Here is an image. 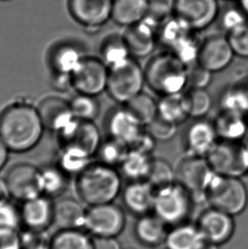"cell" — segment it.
Masks as SVG:
<instances>
[{"label":"cell","mask_w":248,"mask_h":249,"mask_svg":"<svg viewBox=\"0 0 248 249\" xmlns=\"http://www.w3.org/2000/svg\"><path fill=\"white\" fill-rule=\"evenodd\" d=\"M54 202L47 196L40 195L22 202L20 215L27 226L42 229L54 219Z\"/></svg>","instance_id":"cell-23"},{"label":"cell","mask_w":248,"mask_h":249,"mask_svg":"<svg viewBox=\"0 0 248 249\" xmlns=\"http://www.w3.org/2000/svg\"><path fill=\"white\" fill-rule=\"evenodd\" d=\"M44 127L57 134L74 119L69 101L57 96L44 99L37 107Z\"/></svg>","instance_id":"cell-21"},{"label":"cell","mask_w":248,"mask_h":249,"mask_svg":"<svg viewBox=\"0 0 248 249\" xmlns=\"http://www.w3.org/2000/svg\"><path fill=\"white\" fill-rule=\"evenodd\" d=\"M176 182L191 192L195 201L205 200V192L214 172L206 158L185 156L175 167Z\"/></svg>","instance_id":"cell-8"},{"label":"cell","mask_w":248,"mask_h":249,"mask_svg":"<svg viewBox=\"0 0 248 249\" xmlns=\"http://www.w3.org/2000/svg\"><path fill=\"white\" fill-rule=\"evenodd\" d=\"M221 109L237 111L243 114L248 112V73L240 77L231 87L223 94Z\"/></svg>","instance_id":"cell-32"},{"label":"cell","mask_w":248,"mask_h":249,"mask_svg":"<svg viewBox=\"0 0 248 249\" xmlns=\"http://www.w3.org/2000/svg\"><path fill=\"white\" fill-rule=\"evenodd\" d=\"M121 195L125 208L132 213L142 216L153 211L156 189L147 180L128 181Z\"/></svg>","instance_id":"cell-20"},{"label":"cell","mask_w":248,"mask_h":249,"mask_svg":"<svg viewBox=\"0 0 248 249\" xmlns=\"http://www.w3.org/2000/svg\"><path fill=\"white\" fill-rule=\"evenodd\" d=\"M235 57L227 35L214 34L201 41L196 63L212 73L228 68Z\"/></svg>","instance_id":"cell-14"},{"label":"cell","mask_w":248,"mask_h":249,"mask_svg":"<svg viewBox=\"0 0 248 249\" xmlns=\"http://www.w3.org/2000/svg\"><path fill=\"white\" fill-rule=\"evenodd\" d=\"M144 128L158 117V101L150 94L141 92L124 105Z\"/></svg>","instance_id":"cell-37"},{"label":"cell","mask_w":248,"mask_h":249,"mask_svg":"<svg viewBox=\"0 0 248 249\" xmlns=\"http://www.w3.org/2000/svg\"><path fill=\"white\" fill-rule=\"evenodd\" d=\"M87 210L73 198H62L54 202L53 222L61 229L74 230L85 225Z\"/></svg>","instance_id":"cell-25"},{"label":"cell","mask_w":248,"mask_h":249,"mask_svg":"<svg viewBox=\"0 0 248 249\" xmlns=\"http://www.w3.org/2000/svg\"><path fill=\"white\" fill-rule=\"evenodd\" d=\"M156 190L176 181L175 168L168 160L153 157L146 179Z\"/></svg>","instance_id":"cell-40"},{"label":"cell","mask_w":248,"mask_h":249,"mask_svg":"<svg viewBox=\"0 0 248 249\" xmlns=\"http://www.w3.org/2000/svg\"><path fill=\"white\" fill-rule=\"evenodd\" d=\"M91 156L81 151L60 148L56 164L71 178H76L93 162Z\"/></svg>","instance_id":"cell-34"},{"label":"cell","mask_w":248,"mask_h":249,"mask_svg":"<svg viewBox=\"0 0 248 249\" xmlns=\"http://www.w3.org/2000/svg\"><path fill=\"white\" fill-rule=\"evenodd\" d=\"M225 1H227V2H235V1H237L238 2L239 0H225Z\"/></svg>","instance_id":"cell-55"},{"label":"cell","mask_w":248,"mask_h":249,"mask_svg":"<svg viewBox=\"0 0 248 249\" xmlns=\"http://www.w3.org/2000/svg\"><path fill=\"white\" fill-rule=\"evenodd\" d=\"M177 125L166 121L159 117L145 127V130L147 131L148 134L157 142L170 141L177 134Z\"/></svg>","instance_id":"cell-42"},{"label":"cell","mask_w":248,"mask_h":249,"mask_svg":"<svg viewBox=\"0 0 248 249\" xmlns=\"http://www.w3.org/2000/svg\"><path fill=\"white\" fill-rule=\"evenodd\" d=\"M130 58V52L123 35H111L101 44V59L109 69L124 64Z\"/></svg>","instance_id":"cell-31"},{"label":"cell","mask_w":248,"mask_h":249,"mask_svg":"<svg viewBox=\"0 0 248 249\" xmlns=\"http://www.w3.org/2000/svg\"><path fill=\"white\" fill-rule=\"evenodd\" d=\"M20 217V213L9 201L0 203V233L10 231L17 226Z\"/></svg>","instance_id":"cell-47"},{"label":"cell","mask_w":248,"mask_h":249,"mask_svg":"<svg viewBox=\"0 0 248 249\" xmlns=\"http://www.w3.org/2000/svg\"><path fill=\"white\" fill-rule=\"evenodd\" d=\"M235 56L248 59V24L227 35Z\"/></svg>","instance_id":"cell-46"},{"label":"cell","mask_w":248,"mask_h":249,"mask_svg":"<svg viewBox=\"0 0 248 249\" xmlns=\"http://www.w3.org/2000/svg\"><path fill=\"white\" fill-rule=\"evenodd\" d=\"M44 129L37 107L30 103L15 102L0 113V138L10 152L25 153L35 148Z\"/></svg>","instance_id":"cell-1"},{"label":"cell","mask_w":248,"mask_h":249,"mask_svg":"<svg viewBox=\"0 0 248 249\" xmlns=\"http://www.w3.org/2000/svg\"><path fill=\"white\" fill-rule=\"evenodd\" d=\"M222 30L226 35L245 27L248 24V17L241 7L228 6L221 9L218 20Z\"/></svg>","instance_id":"cell-41"},{"label":"cell","mask_w":248,"mask_h":249,"mask_svg":"<svg viewBox=\"0 0 248 249\" xmlns=\"http://www.w3.org/2000/svg\"><path fill=\"white\" fill-rule=\"evenodd\" d=\"M213 122L220 141L242 142L248 135V120L241 112L221 109Z\"/></svg>","instance_id":"cell-22"},{"label":"cell","mask_w":248,"mask_h":249,"mask_svg":"<svg viewBox=\"0 0 248 249\" xmlns=\"http://www.w3.org/2000/svg\"><path fill=\"white\" fill-rule=\"evenodd\" d=\"M173 16L172 3L170 4L167 0H150L149 10L145 17L152 22L161 27Z\"/></svg>","instance_id":"cell-44"},{"label":"cell","mask_w":248,"mask_h":249,"mask_svg":"<svg viewBox=\"0 0 248 249\" xmlns=\"http://www.w3.org/2000/svg\"><path fill=\"white\" fill-rule=\"evenodd\" d=\"M10 197L26 202L43 195L41 191L40 168L20 162L12 166L4 177Z\"/></svg>","instance_id":"cell-12"},{"label":"cell","mask_w":248,"mask_h":249,"mask_svg":"<svg viewBox=\"0 0 248 249\" xmlns=\"http://www.w3.org/2000/svg\"><path fill=\"white\" fill-rule=\"evenodd\" d=\"M51 85L54 90L61 93H66L67 91L70 90L71 89H73L71 74L61 73V72H52Z\"/></svg>","instance_id":"cell-48"},{"label":"cell","mask_w":248,"mask_h":249,"mask_svg":"<svg viewBox=\"0 0 248 249\" xmlns=\"http://www.w3.org/2000/svg\"><path fill=\"white\" fill-rule=\"evenodd\" d=\"M105 125L108 137L123 142L129 147L137 142L145 128L127 107L123 105L108 113Z\"/></svg>","instance_id":"cell-16"},{"label":"cell","mask_w":248,"mask_h":249,"mask_svg":"<svg viewBox=\"0 0 248 249\" xmlns=\"http://www.w3.org/2000/svg\"><path fill=\"white\" fill-rule=\"evenodd\" d=\"M93 249H121L120 245L112 237L99 236L94 240Z\"/></svg>","instance_id":"cell-49"},{"label":"cell","mask_w":248,"mask_h":249,"mask_svg":"<svg viewBox=\"0 0 248 249\" xmlns=\"http://www.w3.org/2000/svg\"><path fill=\"white\" fill-rule=\"evenodd\" d=\"M53 249H89V243L83 234L67 230L55 238Z\"/></svg>","instance_id":"cell-43"},{"label":"cell","mask_w":248,"mask_h":249,"mask_svg":"<svg viewBox=\"0 0 248 249\" xmlns=\"http://www.w3.org/2000/svg\"><path fill=\"white\" fill-rule=\"evenodd\" d=\"M86 55L77 44L63 43L54 46L49 56L52 72L72 74Z\"/></svg>","instance_id":"cell-24"},{"label":"cell","mask_w":248,"mask_h":249,"mask_svg":"<svg viewBox=\"0 0 248 249\" xmlns=\"http://www.w3.org/2000/svg\"><path fill=\"white\" fill-rule=\"evenodd\" d=\"M218 142L213 122L205 118L194 119L188 126L183 137L185 155L206 158Z\"/></svg>","instance_id":"cell-17"},{"label":"cell","mask_w":248,"mask_h":249,"mask_svg":"<svg viewBox=\"0 0 248 249\" xmlns=\"http://www.w3.org/2000/svg\"><path fill=\"white\" fill-rule=\"evenodd\" d=\"M206 159L217 175L242 178L248 174V153L242 142L218 140Z\"/></svg>","instance_id":"cell-7"},{"label":"cell","mask_w":248,"mask_h":249,"mask_svg":"<svg viewBox=\"0 0 248 249\" xmlns=\"http://www.w3.org/2000/svg\"><path fill=\"white\" fill-rule=\"evenodd\" d=\"M71 177L55 163L40 168L42 194L51 198H58L67 192L70 186Z\"/></svg>","instance_id":"cell-28"},{"label":"cell","mask_w":248,"mask_h":249,"mask_svg":"<svg viewBox=\"0 0 248 249\" xmlns=\"http://www.w3.org/2000/svg\"><path fill=\"white\" fill-rule=\"evenodd\" d=\"M69 103L74 118L79 120L94 122L101 112V103L97 96L77 93Z\"/></svg>","instance_id":"cell-38"},{"label":"cell","mask_w":248,"mask_h":249,"mask_svg":"<svg viewBox=\"0 0 248 249\" xmlns=\"http://www.w3.org/2000/svg\"><path fill=\"white\" fill-rule=\"evenodd\" d=\"M203 240L198 228L191 226L177 227L167 236L168 249H200Z\"/></svg>","instance_id":"cell-36"},{"label":"cell","mask_w":248,"mask_h":249,"mask_svg":"<svg viewBox=\"0 0 248 249\" xmlns=\"http://www.w3.org/2000/svg\"><path fill=\"white\" fill-rule=\"evenodd\" d=\"M190 118L201 119L211 111L213 99L205 89H188L185 92Z\"/></svg>","instance_id":"cell-39"},{"label":"cell","mask_w":248,"mask_h":249,"mask_svg":"<svg viewBox=\"0 0 248 249\" xmlns=\"http://www.w3.org/2000/svg\"><path fill=\"white\" fill-rule=\"evenodd\" d=\"M60 148L74 149L94 158L101 145V132L94 122L74 118L69 124L58 132Z\"/></svg>","instance_id":"cell-9"},{"label":"cell","mask_w":248,"mask_h":249,"mask_svg":"<svg viewBox=\"0 0 248 249\" xmlns=\"http://www.w3.org/2000/svg\"><path fill=\"white\" fill-rule=\"evenodd\" d=\"M195 200L178 182L156 190L153 212L166 224H177L189 215Z\"/></svg>","instance_id":"cell-6"},{"label":"cell","mask_w":248,"mask_h":249,"mask_svg":"<svg viewBox=\"0 0 248 249\" xmlns=\"http://www.w3.org/2000/svg\"><path fill=\"white\" fill-rule=\"evenodd\" d=\"M153 156L129 149L126 158L120 166L122 176L124 175L128 181L146 180L151 169Z\"/></svg>","instance_id":"cell-29"},{"label":"cell","mask_w":248,"mask_h":249,"mask_svg":"<svg viewBox=\"0 0 248 249\" xmlns=\"http://www.w3.org/2000/svg\"><path fill=\"white\" fill-rule=\"evenodd\" d=\"M238 4L248 17V0H239Z\"/></svg>","instance_id":"cell-52"},{"label":"cell","mask_w":248,"mask_h":249,"mask_svg":"<svg viewBox=\"0 0 248 249\" xmlns=\"http://www.w3.org/2000/svg\"><path fill=\"white\" fill-rule=\"evenodd\" d=\"M200 249H218L217 247L213 244H203V246L201 247Z\"/></svg>","instance_id":"cell-53"},{"label":"cell","mask_w":248,"mask_h":249,"mask_svg":"<svg viewBox=\"0 0 248 249\" xmlns=\"http://www.w3.org/2000/svg\"><path fill=\"white\" fill-rule=\"evenodd\" d=\"M244 145H245L246 149H247V151H248V142H247V143H246V144H244Z\"/></svg>","instance_id":"cell-54"},{"label":"cell","mask_w":248,"mask_h":249,"mask_svg":"<svg viewBox=\"0 0 248 249\" xmlns=\"http://www.w3.org/2000/svg\"><path fill=\"white\" fill-rule=\"evenodd\" d=\"M110 69L101 58L87 56L71 74L77 93L99 96L106 91Z\"/></svg>","instance_id":"cell-11"},{"label":"cell","mask_w":248,"mask_h":249,"mask_svg":"<svg viewBox=\"0 0 248 249\" xmlns=\"http://www.w3.org/2000/svg\"><path fill=\"white\" fill-rule=\"evenodd\" d=\"M159 30L160 27L146 17L141 22L126 27L123 37L131 56L137 60L151 55L158 44Z\"/></svg>","instance_id":"cell-18"},{"label":"cell","mask_w":248,"mask_h":249,"mask_svg":"<svg viewBox=\"0 0 248 249\" xmlns=\"http://www.w3.org/2000/svg\"><path fill=\"white\" fill-rule=\"evenodd\" d=\"M198 230L204 239L212 243H223L234 231L232 216L210 207L201 213L198 220Z\"/></svg>","instance_id":"cell-19"},{"label":"cell","mask_w":248,"mask_h":249,"mask_svg":"<svg viewBox=\"0 0 248 249\" xmlns=\"http://www.w3.org/2000/svg\"><path fill=\"white\" fill-rule=\"evenodd\" d=\"M0 1H9V0H0Z\"/></svg>","instance_id":"cell-56"},{"label":"cell","mask_w":248,"mask_h":249,"mask_svg":"<svg viewBox=\"0 0 248 249\" xmlns=\"http://www.w3.org/2000/svg\"><path fill=\"white\" fill-rule=\"evenodd\" d=\"M149 4L150 0H114L111 20L121 27L134 26L146 17Z\"/></svg>","instance_id":"cell-26"},{"label":"cell","mask_w":248,"mask_h":249,"mask_svg":"<svg viewBox=\"0 0 248 249\" xmlns=\"http://www.w3.org/2000/svg\"><path fill=\"white\" fill-rule=\"evenodd\" d=\"M130 147L123 142L108 137L101 142L94 158L97 162L113 168H120Z\"/></svg>","instance_id":"cell-35"},{"label":"cell","mask_w":248,"mask_h":249,"mask_svg":"<svg viewBox=\"0 0 248 249\" xmlns=\"http://www.w3.org/2000/svg\"><path fill=\"white\" fill-rule=\"evenodd\" d=\"M193 32L195 31L184 20L173 16L160 27L158 44L166 48V51H170L175 44Z\"/></svg>","instance_id":"cell-33"},{"label":"cell","mask_w":248,"mask_h":249,"mask_svg":"<svg viewBox=\"0 0 248 249\" xmlns=\"http://www.w3.org/2000/svg\"><path fill=\"white\" fill-rule=\"evenodd\" d=\"M130 249V248H128V249Z\"/></svg>","instance_id":"cell-57"},{"label":"cell","mask_w":248,"mask_h":249,"mask_svg":"<svg viewBox=\"0 0 248 249\" xmlns=\"http://www.w3.org/2000/svg\"><path fill=\"white\" fill-rule=\"evenodd\" d=\"M144 84V69L132 57L124 64L110 69L106 92L118 104L124 106L143 92Z\"/></svg>","instance_id":"cell-5"},{"label":"cell","mask_w":248,"mask_h":249,"mask_svg":"<svg viewBox=\"0 0 248 249\" xmlns=\"http://www.w3.org/2000/svg\"><path fill=\"white\" fill-rule=\"evenodd\" d=\"M85 218L88 229L99 236L112 237L121 232L125 226L124 210L113 202L89 206Z\"/></svg>","instance_id":"cell-13"},{"label":"cell","mask_w":248,"mask_h":249,"mask_svg":"<svg viewBox=\"0 0 248 249\" xmlns=\"http://www.w3.org/2000/svg\"><path fill=\"white\" fill-rule=\"evenodd\" d=\"M79 198L89 206L114 202L123 191V178L118 168L93 162L76 177Z\"/></svg>","instance_id":"cell-2"},{"label":"cell","mask_w":248,"mask_h":249,"mask_svg":"<svg viewBox=\"0 0 248 249\" xmlns=\"http://www.w3.org/2000/svg\"><path fill=\"white\" fill-rule=\"evenodd\" d=\"M212 73L197 63L188 67V89H207L212 82Z\"/></svg>","instance_id":"cell-45"},{"label":"cell","mask_w":248,"mask_h":249,"mask_svg":"<svg viewBox=\"0 0 248 249\" xmlns=\"http://www.w3.org/2000/svg\"><path fill=\"white\" fill-rule=\"evenodd\" d=\"M166 223L156 214L140 216L135 226V232L141 243L149 246L161 243L167 237Z\"/></svg>","instance_id":"cell-30"},{"label":"cell","mask_w":248,"mask_h":249,"mask_svg":"<svg viewBox=\"0 0 248 249\" xmlns=\"http://www.w3.org/2000/svg\"><path fill=\"white\" fill-rule=\"evenodd\" d=\"M10 151L0 138V171L6 165Z\"/></svg>","instance_id":"cell-50"},{"label":"cell","mask_w":248,"mask_h":249,"mask_svg":"<svg viewBox=\"0 0 248 249\" xmlns=\"http://www.w3.org/2000/svg\"><path fill=\"white\" fill-rule=\"evenodd\" d=\"M158 117L177 126L185 123L190 118L185 92L161 96Z\"/></svg>","instance_id":"cell-27"},{"label":"cell","mask_w":248,"mask_h":249,"mask_svg":"<svg viewBox=\"0 0 248 249\" xmlns=\"http://www.w3.org/2000/svg\"><path fill=\"white\" fill-rule=\"evenodd\" d=\"M172 6L174 16L184 20L196 33L217 21L221 10L218 0H174Z\"/></svg>","instance_id":"cell-10"},{"label":"cell","mask_w":248,"mask_h":249,"mask_svg":"<svg viewBox=\"0 0 248 249\" xmlns=\"http://www.w3.org/2000/svg\"><path fill=\"white\" fill-rule=\"evenodd\" d=\"M144 71L146 85L160 96L183 93L188 89V67L170 51L153 55Z\"/></svg>","instance_id":"cell-3"},{"label":"cell","mask_w":248,"mask_h":249,"mask_svg":"<svg viewBox=\"0 0 248 249\" xmlns=\"http://www.w3.org/2000/svg\"><path fill=\"white\" fill-rule=\"evenodd\" d=\"M205 201L212 208L237 215L248 207V187L242 178L214 174L205 192Z\"/></svg>","instance_id":"cell-4"},{"label":"cell","mask_w":248,"mask_h":249,"mask_svg":"<svg viewBox=\"0 0 248 249\" xmlns=\"http://www.w3.org/2000/svg\"><path fill=\"white\" fill-rule=\"evenodd\" d=\"M10 197V192H9L5 179L0 178V203L9 201Z\"/></svg>","instance_id":"cell-51"},{"label":"cell","mask_w":248,"mask_h":249,"mask_svg":"<svg viewBox=\"0 0 248 249\" xmlns=\"http://www.w3.org/2000/svg\"><path fill=\"white\" fill-rule=\"evenodd\" d=\"M114 0H68L71 17L86 29L97 30L111 20Z\"/></svg>","instance_id":"cell-15"}]
</instances>
